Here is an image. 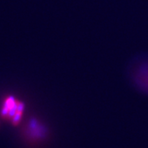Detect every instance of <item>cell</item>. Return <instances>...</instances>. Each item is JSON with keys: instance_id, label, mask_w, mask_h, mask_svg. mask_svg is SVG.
I'll use <instances>...</instances> for the list:
<instances>
[{"instance_id": "cell-1", "label": "cell", "mask_w": 148, "mask_h": 148, "mask_svg": "<svg viewBox=\"0 0 148 148\" xmlns=\"http://www.w3.org/2000/svg\"><path fill=\"white\" fill-rule=\"evenodd\" d=\"M24 106L21 101L13 96H7L3 100L0 116L5 121H8L12 125H17L21 119Z\"/></svg>"}, {"instance_id": "cell-2", "label": "cell", "mask_w": 148, "mask_h": 148, "mask_svg": "<svg viewBox=\"0 0 148 148\" xmlns=\"http://www.w3.org/2000/svg\"><path fill=\"white\" fill-rule=\"evenodd\" d=\"M134 73L148 75V61L147 60L145 61V62L142 63V64H140V65H138V69L136 70V71H134ZM138 86L140 87L141 90L148 92V78L143 80L142 82H140V83L138 84Z\"/></svg>"}]
</instances>
